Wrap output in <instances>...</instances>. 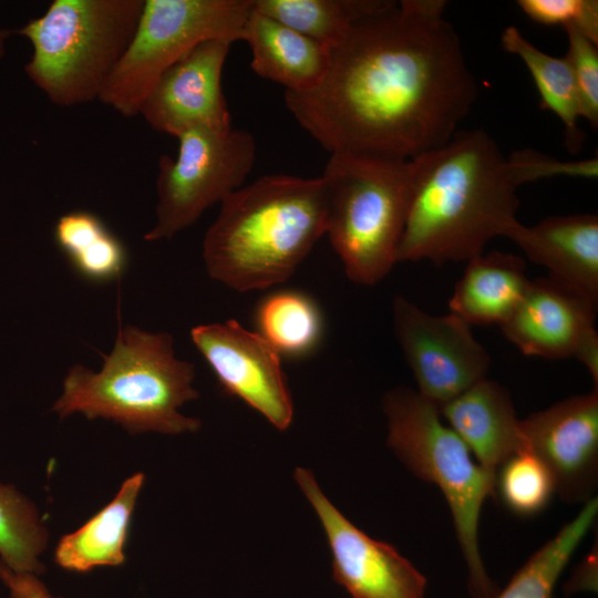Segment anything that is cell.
Instances as JSON below:
<instances>
[{
    "label": "cell",
    "mask_w": 598,
    "mask_h": 598,
    "mask_svg": "<svg viewBox=\"0 0 598 598\" xmlns=\"http://www.w3.org/2000/svg\"><path fill=\"white\" fill-rule=\"evenodd\" d=\"M597 497L585 503L575 518L539 547L493 598H554L556 584L578 546L592 528Z\"/></svg>",
    "instance_id": "obj_23"
},
{
    "label": "cell",
    "mask_w": 598,
    "mask_h": 598,
    "mask_svg": "<svg viewBox=\"0 0 598 598\" xmlns=\"http://www.w3.org/2000/svg\"><path fill=\"white\" fill-rule=\"evenodd\" d=\"M568 49L565 55L577 89L581 117L591 127L598 126V44L575 30H566Z\"/></svg>",
    "instance_id": "obj_29"
},
{
    "label": "cell",
    "mask_w": 598,
    "mask_h": 598,
    "mask_svg": "<svg viewBox=\"0 0 598 598\" xmlns=\"http://www.w3.org/2000/svg\"><path fill=\"white\" fill-rule=\"evenodd\" d=\"M523 450L549 470L556 494L585 504L598 485V388L573 395L520 420Z\"/></svg>",
    "instance_id": "obj_13"
},
{
    "label": "cell",
    "mask_w": 598,
    "mask_h": 598,
    "mask_svg": "<svg viewBox=\"0 0 598 598\" xmlns=\"http://www.w3.org/2000/svg\"><path fill=\"white\" fill-rule=\"evenodd\" d=\"M388 445L419 478L436 485L451 512L473 598H493L498 587L482 559L478 530L484 502L494 497L495 477L474 458L443 421L440 410L416 390L399 386L383 398Z\"/></svg>",
    "instance_id": "obj_6"
},
{
    "label": "cell",
    "mask_w": 598,
    "mask_h": 598,
    "mask_svg": "<svg viewBox=\"0 0 598 598\" xmlns=\"http://www.w3.org/2000/svg\"><path fill=\"white\" fill-rule=\"evenodd\" d=\"M252 0H144L123 58L99 101L124 117L140 114L161 75L208 40L243 41Z\"/></svg>",
    "instance_id": "obj_8"
},
{
    "label": "cell",
    "mask_w": 598,
    "mask_h": 598,
    "mask_svg": "<svg viewBox=\"0 0 598 598\" xmlns=\"http://www.w3.org/2000/svg\"><path fill=\"white\" fill-rule=\"evenodd\" d=\"M390 0H252L254 8L330 48Z\"/></svg>",
    "instance_id": "obj_24"
},
{
    "label": "cell",
    "mask_w": 598,
    "mask_h": 598,
    "mask_svg": "<svg viewBox=\"0 0 598 598\" xmlns=\"http://www.w3.org/2000/svg\"><path fill=\"white\" fill-rule=\"evenodd\" d=\"M251 51V70L285 86L286 92H305L323 78L329 50L323 44L254 8L244 39Z\"/></svg>",
    "instance_id": "obj_18"
},
{
    "label": "cell",
    "mask_w": 598,
    "mask_h": 598,
    "mask_svg": "<svg viewBox=\"0 0 598 598\" xmlns=\"http://www.w3.org/2000/svg\"><path fill=\"white\" fill-rule=\"evenodd\" d=\"M445 8L390 0L328 48L315 87L285 91L288 111L330 154L410 161L443 146L478 93Z\"/></svg>",
    "instance_id": "obj_1"
},
{
    "label": "cell",
    "mask_w": 598,
    "mask_h": 598,
    "mask_svg": "<svg viewBox=\"0 0 598 598\" xmlns=\"http://www.w3.org/2000/svg\"><path fill=\"white\" fill-rule=\"evenodd\" d=\"M597 538L590 551L577 564L565 582L563 590L566 596L578 592H597L598 590V546Z\"/></svg>",
    "instance_id": "obj_30"
},
{
    "label": "cell",
    "mask_w": 598,
    "mask_h": 598,
    "mask_svg": "<svg viewBox=\"0 0 598 598\" xmlns=\"http://www.w3.org/2000/svg\"><path fill=\"white\" fill-rule=\"evenodd\" d=\"M501 43L506 52L517 55L524 62L538 91L539 106L553 112L561 121L566 148L578 153L584 142V133L578 125L581 109L566 58L545 53L515 25L503 30Z\"/></svg>",
    "instance_id": "obj_21"
},
{
    "label": "cell",
    "mask_w": 598,
    "mask_h": 598,
    "mask_svg": "<svg viewBox=\"0 0 598 598\" xmlns=\"http://www.w3.org/2000/svg\"><path fill=\"white\" fill-rule=\"evenodd\" d=\"M53 237L73 270L89 282L118 280L127 268L124 244L95 214L73 210L62 215Z\"/></svg>",
    "instance_id": "obj_22"
},
{
    "label": "cell",
    "mask_w": 598,
    "mask_h": 598,
    "mask_svg": "<svg viewBox=\"0 0 598 598\" xmlns=\"http://www.w3.org/2000/svg\"><path fill=\"white\" fill-rule=\"evenodd\" d=\"M555 494L551 473L527 450L509 456L495 473L494 497L516 516L533 517L543 513Z\"/></svg>",
    "instance_id": "obj_27"
},
{
    "label": "cell",
    "mask_w": 598,
    "mask_h": 598,
    "mask_svg": "<svg viewBox=\"0 0 598 598\" xmlns=\"http://www.w3.org/2000/svg\"><path fill=\"white\" fill-rule=\"evenodd\" d=\"M517 6L534 22L575 30L598 44L597 0H518Z\"/></svg>",
    "instance_id": "obj_28"
},
{
    "label": "cell",
    "mask_w": 598,
    "mask_h": 598,
    "mask_svg": "<svg viewBox=\"0 0 598 598\" xmlns=\"http://www.w3.org/2000/svg\"><path fill=\"white\" fill-rule=\"evenodd\" d=\"M260 334L280 353L298 357L312 350L321 333L313 301L296 291L270 295L258 307Z\"/></svg>",
    "instance_id": "obj_25"
},
{
    "label": "cell",
    "mask_w": 598,
    "mask_h": 598,
    "mask_svg": "<svg viewBox=\"0 0 598 598\" xmlns=\"http://www.w3.org/2000/svg\"><path fill=\"white\" fill-rule=\"evenodd\" d=\"M144 0H54L17 33L32 54L24 71L48 100L75 106L99 100L136 30Z\"/></svg>",
    "instance_id": "obj_5"
},
{
    "label": "cell",
    "mask_w": 598,
    "mask_h": 598,
    "mask_svg": "<svg viewBox=\"0 0 598 598\" xmlns=\"http://www.w3.org/2000/svg\"><path fill=\"white\" fill-rule=\"evenodd\" d=\"M194 377V364L175 355L169 333L125 326L99 372L80 364L69 370L52 410L61 417L112 420L130 433L194 432L200 421L178 411L198 398Z\"/></svg>",
    "instance_id": "obj_4"
},
{
    "label": "cell",
    "mask_w": 598,
    "mask_h": 598,
    "mask_svg": "<svg viewBox=\"0 0 598 598\" xmlns=\"http://www.w3.org/2000/svg\"><path fill=\"white\" fill-rule=\"evenodd\" d=\"M175 157L162 155L156 179V221L147 241L171 239L240 188L257 154L255 137L233 126H197L181 133Z\"/></svg>",
    "instance_id": "obj_9"
},
{
    "label": "cell",
    "mask_w": 598,
    "mask_h": 598,
    "mask_svg": "<svg viewBox=\"0 0 598 598\" xmlns=\"http://www.w3.org/2000/svg\"><path fill=\"white\" fill-rule=\"evenodd\" d=\"M551 277L598 301V217L550 216L533 226L518 220L505 236Z\"/></svg>",
    "instance_id": "obj_16"
},
{
    "label": "cell",
    "mask_w": 598,
    "mask_h": 598,
    "mask_svg": "<svg viewBox=\"0 0 598 598\" xmlns=\"http://www.w3.org/2000/svg\"><path fill=\"white\" fill-rule=\"evenodd\" d=\"M190 338L228 394L279 430L291 424L293 405L280 354L260 333L231 319L197 326Z\"/></svg>",
    "instance_id": "obj_12"
},
{
    "label": "cell",
    "mask_w": 598,
    "mask_h": 598,
    "mask_svg": "<svg viewBox=\"0 0 598 598\" xmlns=\"http://www.w3.org/2000/svg\"><path fill=\"white\" fill-rule=\"evenodd\" d=\"M413 188L398 262L468 261L518 219L517 188L561 174V163L532 150L505 157L483 128L457 131L412 159Z\"/></svg>",
    "instance_id": "obj_2"
},
{
    "label": "cell",
    "mask_w": 598,
    "mask_h": 598,
    "mask_svg": "<svg viewBox=\"0 0 598 598\" xmlns=\"http://www.w3.org/2000/svg\"><path fill=\"white\" fill-rule=\"evenodd\" d=\"M392 315L416 391L439 409L487 378L491 357L460 317L431 315L400 295L393 298Z\"/></svg>",
    "instance_id": "obj_10"
},
{
    "label": "cell",
    "mask_w": 598,
    "mask_h": 598,
    "mask_svg": "<svg viewBox=\"0 0 598 598\" xmlns=\"http://www.w3.org/2000/svg\"><path fill=\"white\" fill-rule=\"evenodd\" d=\"M466 262L450 298V312L471 327H501L516 310L529 286L524 259L496 250Z\"/></svg>",
    "instance_id": "obj_19"
},
{
    "label": "cell",
    "mask_w": 598,
    "mask_h": 598,
    "mask_svg": "<svg viewBox=\"0 0 598 598\" xmlns=\"http://www.w3.org/2000/svg\"><path fill=\"white\" fill-rule=\"evenodd\" d=\"M443 421L493 477L499 465L523 450L515 406L508 390L483 379L442 405Z\"/></svg>",
    "instance_id": "obj_17"
},
{
    "label": "cell",
    "mask_w": 598,
    "mask_h": 598,
    "mask_svg": "<svg viewBox=\"0 0 598 598\" xmlns=\"http://www.w3.org/2000/svg\"><path fill=\"white\" fill-rule=\"evenodd\" d=\"M413 175L412 159L330 154L326 234L351 281L374 285L398 264Z\"/></svg>",
    "instance_id": "obj_7"
},
{
    "label": "cell",
    "mask_w": 598,
    "mask_h": 598,
    "mask_svg": "<svg viewBox=\"0 0 598 598\" xmlns=\"http://www.w3.org/2000/svg\"><path fill=\"white\" fill-rule=\"evenodd\" d=\"M573 357L586 367L595 386L598 388V333L596 328L584 336Z\"/></svg>",
    "instance_id": "obj_32"
},
{
    "label": "cell",
    "mask_w": 598,
    "mask_h": 598,
    "mask_svg": "<svg viewBox=\"0 0 598 598\" xmlns=\"http://www.w3.org/2000/svg\"><path fill=\"white\" fill-rule=\"evenodd\" d=\"M11 34H12L11 30L0 28V59L6 53L7 42Z\"/></svg>",
    "instance_id": "obj_33"
},
{
    "label": "cell",
    "mask_w": 598,
    "mask_h": 598,
    "mask_svg": "<svg viewBox=\"0 0 598 598\" xmlns=\"http://www.w3.org/2000/svg\"><path fill=\"white\" fill-rule=\"evenodd\" d=\"M0 579L8 587L10 598H61L53 597L34 574L17 573L0 561Z\"/></svg>",
    "instance_id": "obj_31"
},
{
    "label": "cell",
    "mask_w": 598,
    "mask_h": 598,
    "mask_svg": "<svg viewBox=\"0 0 598 598\" xmlns=\"http://www.w3.org/2000/svg\"><path fill=\"white\" fill-rule=\"evenodd\" d=\"M231 42L208 40L168 68L140 114L155 131L177 137L197 126H231L221 74Z\"/></svg>",
    "instance_id": "obj_14"
},
{
    "label": "cell",
    "mask_w": 598,
    "mask_h": 598,
    "mask_svg": "<svg viewBox=\"0 0 598 598\" xmlns=\"http://www.w3.org/2000/svg\"><path fill=\"white\" fill-rule=\"evenodd\" d=\"M48 530L37 507L13 485L0 484V557L17 573L41 574Z\"/></svg>",
    "instance_id": "obj_26"
},
{
    "label": "cell",
    "mask_w": 598,
    "mask_h": 598,
    "mask_svg": "<svg viewBox=\"0 0 598 598\" xmlns=\"http://www.w3.org/2000/svg\"><path fill=\"white\" fill-rule=\"evenodd\" d=\"M143 482L142 473L125 480L112 502L81 528L64 535L54 551L55 563L76 573L122 565L125 560L123 548Z\"/></svg>",
    "instance_id": "obj_20"
},
{
    "label": "cell",
    "mask_w": 598,
    "mask_h": 598,
    "mask_svg": "<svg viewBox=\"0 0 598 598\" xmlns=\"http://www.w3.org/2000/svg\"><path fill=\"white\" fill-rule=\"evenodd\" d=\"M295 480L328 538L333 579L352 598H424L426 578L393 546L354 526L322 493L312 473L298 467Z\"/></svg>",
    "instance_id": "obj_11"
},
{
    "label": "cell",
    "mask_w": 598,
    "mask_h": 598,
    "mask_svg": "<svg viewBox=\"0 0 598 598\" xmlns=\"http://www.w3.org/2000/svg\"><path fill=\"white\" fill-rule=\"evenodd\" d=\"M323 179L269 174L221 203L203 240L208 275L237 291L286 281L326 234Z\"/></svg>",
    "instance_id": "obj_3"
},
{
    "label": "cell",
    "mask_w": 598,
    "mask_h": 598,
    "mask_svg": "<svg viewBox=\"0 0 598 598\" xmlns=\"http://www.w3.org/2000/svg\"><path fill=\"white\" fill-rule=\"evenodd\" d=\"M596 310L597 301L574 287L551 276L537 278L501 330L525 355L565 359L595 328Z\"/></svg>",
    "instance_id": "obj_15"
}]
</instances>
